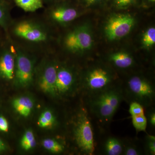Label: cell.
Wrapping results in <instances>:
<instances>
[{
    "label": "cell",
    "instance_id": "6",
    "mask_svg": "<svg viewBox=\"0 0 155 155\" xmlns=\"http://www.w3.org/2000/svg\"><path fill=\"white\" fill-rule=\"evenodd\" d=\"M15 50L14 83L19 87H26L32 83L34 75V64L32 59L20 49Z\"/></svg>",
    "mask_w": 155,
    "mask_h": 155
},
{
    "label": "cell",
    "instance_id": "13",
    "mask_svg": "<svg viewBox=\"0 0 155 155\" xmlns=\"http://www.w3.org/2000/svg\"><path fill=\"white\" fill-rule=\"evenodd\" d=\"M14 109L20 116L28 117L30 115L34 107L33 101L27 97H20L13 101Z\"/></svg>",
    "mask_w": 155,
    "mask_h": 155
},
{
    "label": "cell",
    "instance_id": "29",
    "mask_svg": "<svg viewBox=\"0 0 155 155\" xmlns=\"http://www.w3.org/2000/svg\"><path fill=\"white\" fill-rule=\"evenodd\" d=\"M7 145L0 138V153L5 151L7 150Z\"/></svg>",
    "mask_w": 155,
    "mask_h": 155
},
{
    "label": "cell",
    "instance_id": "18",
    "mask_svg": "<svg viewBox=\"0 0 155 155\" xmlns=\"http://www.w3.org/2000/svg\"><path fill=\"white\" fill-rule=\"evenodd\" d=\"M43 147L46 150L54 153H60L64 150V146L61 143L53 139H45L43 140Z\"/></svg>",
    "mask_w": 155,
    "mask_h": 155
},
{
    "label": "cell",
    "instance_id": "30",
    "mask_svg": "<svg viewBox=\"0 0 155 155\" xmlns=\"http://www.w3.org/2000/svg\"><path fill=\"white\" fill-rule=\"evenodd\" d=\"M85 1L88 4H91L97 2V1H99V0H85Z\"/></svg>",
    "mask_w": 155,
    "mask_h": 155
},
{
    "label": "cell",
    "instance_id": "24",
    "mask_svg": "<svg viewBox=\"0 0 155 155\" xmlns=\"http://www.w3.org/2000/svg\"><path fill=\"white\" fill-rule=\"evenodd\" d=\"M129 112L131 116L144 114V108L140 104L137 102H131L129 106Z\"/></svg>",
    "mask_w": 155,
    "mask_h": 155
},
{
    "label": "cell",
    "instance_id": "23",
    "mask_svg": "<svg viewBox=\"0 0 155 155\" xmlns=\"http://www.w3.org/2000/svg\"><path fill=\"white\" fill-rule=\"evenodd\" d=\"M141 153V150H140L136 145L131 143L127 144L123 143V150L122 154L125 155H139Z\"/></svg>",
    "mask_w": 155,
    "mask_h": 155
},
{
    "label": "cell",
    "instance_id": "15",
    "mask_svg": "<svg viewBox=\"0 0 155 155\" xmlns=\"http://www.w3.org/2000/svg\"><path fill=\"white\" fill-rule=\"evenodd\" d=\"M104 148L107 155H122L123 152V143L119 139L110 137L105 143Z\"/></svg>",
    "mask_w": 155,
    "mask_h": 155
},
{
    "label": "cell",
    "instance_id": "5",
    "mask_svg": "<svg viewBox=\"0 0 155 155\" xmlns=\"http://www.w3.org/2000/svg\"><path fill=\"white\" fill-rule=\"evenodd\" d=\"M12 31L18 38L31 43L45 42L49 38L48 32L43 25L29 19L16 22L13 26Z\"/></svg>",
    "mask_w": 155,
    "mask_h": 155
},
{
    "label": "cell",
    "instance_id": "25",
    "mask_svg": "<svg viewBox=\"0 0 155 155\" xmlns=\"http://www.w3.org/2000/svg\"><path fill=\"white\" fill-rule=\"evenodd\" d=\"M147 150L150 154H155V137L153 135L147 136L146 143Z\"/></svg>",
    "mask_w": 155,
    "mask_h": 155
},
{
    "label": "cell",
    "instance_id": "27",
    "mask_svg": "<svg viewBox=\"0 0 155 155\" xmlns=\"http://www.w3.org/2000/svg\"><path fill=\"white\" fill-rule=\"evenodd\" d=\"M116 5L119 7H125L129 5L134 0H115Z\"/></svg>",
    "mask_w": 155,
    "mask_h": 155
},
{
    "label": "cell",
    "instance_id": "28",
    "mask_svg": "<svg viewBox=\"0 0 155 155\" xmlns=\"http://www.w3.org/2000/svg\"><path fill=\"white\" fill-rule=\"evenodd\" d=\"M148 122L150 126L155 127V114L154 111H153L150 114L148 117Z\"/></svg>",
    "mask_w": 155,
    "mask_h": 155
},
{
    "label": "cell",
    "instance_id": "20",
    "mask_svg": "<svg viewBox=\"0 0 155 155\" xmlns=\"http://www.w3.org/2000/svg\"><path fill=\"white\" fill-rule=\"evenodd\" d=\"M10 23L11 18L8 9L5 5V2L0 0V26L7 31Z\"/></svg>",
    "mask_w": 155,
    "mask_h": 155
},
{
    "label": "cell",
    "instance_id": "1",
    "mask_svg": "<svg viewBox=\"0 0 155 155\" xmlns=\"http://www.w3.org/2000/svg\"><path fill=\"white\" fill-rule=\"evenodd\" d=\"M124 99L122 87L114 86L87 97V109L103 125L109 124Z\"/></svg>",
    "mask_w": 155,
    "mask_h": 155
},
{
    "label": "cell",
    "instance_id": "26",
    "mask_svg": "<svg viewBox=\"0 0 155 155\" xmlns=\"http://www.w3.org/2000/svg\"><path fill=\"white\" fill-rule=\"evenodd\" d=\"M9 125L7 119L4 116H0V131L3 132L8 131Z\"/></svg>",
    "mask_w": 155,
    "mask_h": 155
},
{
    "label": "cell",
    "instance_id": "22",
    "mask_svg": "<svg viewBox=\"0 0 155 155\" xmlns=\"http://www.w3.org/2000/svg\"><path fill=\"white\" fill-rule=\"evenodd\" d=\"M142 43L146 48L150 47L155 44V28H150L145 32L142 39Z\"/></svg>",
    "mask_w": 155,
    "mask_h": 155
},
{
    "label": "cell",
    "instance_id": "11",
    "mask_svg": "<svg viewBox=\"0 0 155 155\" xmlns=\"http://www.w3.org/2000/svg\"><path fill=\"white\" fill-rule=\"evenodd\" d=\"M15 50L6 48L0 53V77L6 80H14L15 73Z\"/></svg>",
    "mask_w": 155,
    "mask_h": 155
},
{
    "label": "cell",
    "instance_id": "2",
    "mask_svg": "<svg viewBox=\"0 0 155 155\" xmlns=\"http://www.w3.org/2000/svg\"><path fill=\"white\" fill-rule=\"evenodd\" d=\"M124 99L129 102H137L143 107L153 105L155 87L150 81L138 75H134L127 80L125 87H122Z\"/></svg>",
    "mask_w": 155,
    "mask_h": 155
},
{
    "label": "cell",
    "instance_id": "16",
    "mask_svg": "<svg viewBox=\"0 0 155 155\" xmlns=\"http://www.w3.org/2000/svg\"><path fill=\"white\" fill-rule=\"evenodd\" d=\"M20 8L27 12H35L43 7V0H14Z\"/></svg>",
    "mask_w": 155,
    "mask_h": 155
},
{
    "label": "cell",
    "instance_id": "17",
    "mask_svg": "<svg viewBox=\"0 0 155 155\" xmlns=\"http://www.w3.org/2000/svg\"><path fill=\"white\" fill-rule=\"evenodd\" d=\"M20 144L22 148L25 151L29 150L35 147L36 139L32 130H28L25 131L21 139Z\"/></svg>",
    "mask_w": 155,
    "mask_h": 155
},
{
    "label": "cell",
    "instance_id": "19",
    "mask_svg": "<svg viewBox=\"0 0 155 155\" xmlns=\"http://www.w3.org/2000/svg\"><path fill=\"white\" fill-rule=\"evenodd\" d=\"M55 122V118L50 110L44 111L39 117L38 124L41 128H47L52 126Z\"/></svg>",
    "mask_w": 155,
    "mask_h": 155
},
{
    "label": "cell",
    "instance_id": "21",
    "mask_svg": "<svg viewBox=\"0 0 155 155\" xmlns=\"http://www.w3.org/2000/svg\"><path fill=\"white\" fill-rule=\"evenodd\" d=\"M132 122L134 127L136 130L139 131H146L147 125V119L143 115H139L137 116H131Z\"/></svg>",
    "mask_w": 155,
    "mask_h": 155
},
{
    "label": "cell",
    "instance_id": "32",
    "mask_svg": "<svg viewBox=\"0 0 155 155\" xmlns=\"http://www.w3.org/2000/svg\"><path fill=\"white\" fill-rule=\"evenodd\" d=\"M149 1H150V2H155V0H149Z\"/></svg>",
    "mask_w": 155,
    "mask_h": 155
},
{
    "label": "cell",
    "instance_id": "12",
    "mask_svg": "<svg viewBox=\"0 0 155 155\" xmlns=\"http://www.w3.org/2000/svg\"><path fill=\"white\" fill-rule=\"evenodd\" d=\"M47 14L50 21L58 24L71 22L76 19L78 15L77 11L75 8L65 6L50 7Z\"/></svg>",
    "mask_w": 155,
    "mask_h": 155
},
{
    "label": "cell",
    "instance_id": "33",
    "mask_svg": "<svg viewBox=\"0 0 155 155\" xmlns=\"http://www.w3.org/2000/svg\"><path fill=\"white\" fill-rule=\"evenodd\" d=\"M2 1H3V2H5V1H9V0H2Z\"/></svg>",
    "mask_w": 155,
    "mask_h": 155
},
{
    "label": "cell",
    "instance_id": "4",
    "mask_svg": "<svg viewBox=\"0 0 155 155\" xmlns=\"http://www.w3.org/2000/svg\"><path fill=\"white\" fill-rule=\"evenodd\" d=\"M113 75L107 69L95 67L87 73L81 88L88 97L116 86L113 85Z\"/></svg>",
    "mask_w": 155,
    "mask_h": 155
},
{
    "label": "cell",
    "instance_id": "9",
    "mask_svg": "<svg viewBox=\"0 0 155 155\" xmlns=\"http://www.w3.org/2000/svg\"><path fill=\"white\" fill-rule=\"evenodd\" d=\"M75 75L65 67L57 68L55 83L56 95L64 96L72 93L75 88Z\"/></svg>",
    "mask_w": 155,
    "mask_h": 155
},
{
    "label": "cell",
    "instance_id": "31",
    "mask_svg": "<svg viewBox=\"0 0 155 155\" xmlns=\"http://www.w3.org/2000/svg\"><path fill=\"white\" fill-rule=\"evenodd\" d=\"M43 1L50 4V3L53 2H55V1H58V0H43Z\"/></svg>",
    "mask_w": 155,
    "mask_h": 155
},
{
    "label": "cell",
    "instance_id": "3",
    "mask_svg": "<svg viewBox=\"0 0 155 155\" xmlns=\"http://www.w3.org/2000/svg\"><path fill=\"white\" fill-rule=\"evenodd\" d=\"M89 116L87 108H83L78 114L73 130L75 143L84 155L94 154L95 150L93 130Z\"/></svg>",
    "mask_w": 155,
    "mask_h": 155
},
{
    "label": "cell",
    "instance_id": "7",
    "mask_svg": "<svg viewBox=\"0 0 155 155\" xmlns=\"http://www.w3.org/2000/svg\"><path fill=\"white\" fill-rule=\"evenodd\" d=\"M134 22V18L129 14H118L113 16L106 25V35L111 41L124 37L130 32Z\"/></svg>",
    "mask_w": 155,
    "mask_h": 155
},
{
    "label": "cell",
    "instance_id": "8",
    "mask_svg": "<svg viewBox=\"0 0 155 155\" xmlns=\"http://www.w3.org/2000/svg\"><path fill=\"white\" fill-rule=\"evenodd\" d=\"M92 42L91 35L85 27H78L69 32L64 41L65 47L72 53L80 52L89 49Z\"/></svg>",
    "mask_w": 155,
    "mask_h": 155
},
{
    "label": "cell",
    "instance_id": "10",
    "mask_svg": "<svg viewBox=\"0 0 155 155\" xmlns=\"http://www.w3.org/2000/svg\"><path fill=\"white\" fill-rule=\"evenodd\" d=\"M57 72V67L52 63H48L42 69L39 78V86L45 93L56 96Z\"/></svg>",
    "mask_w": 155,
    "mask_h": 155
},
{
    "label": "cell",
    "instance_id": "14",
    "mask_svg": "<svg viewBox=\"0 0 155 155\" xmlns=\"http://www.w3.org/2000/svg\"><path fill=\"white\" fill-rule=\"evenodd\" d=\"M110 60L116 67L120 69H126L132 66L133 58L127 53L118 52L111 56Z\"/></svg>",
    "mask_w": 155,
    "mask_h": 155
}]
</instances>
